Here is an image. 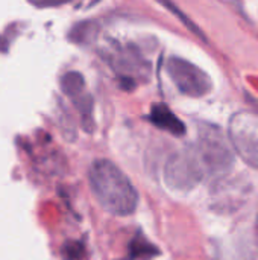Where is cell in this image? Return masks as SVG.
<instances>
[{"instance_id":"1","label":"cell","mask_w":258,"mask_h":260,"mask_svg":"<svg viewBox=\"0 0 258 260\" xmlns=\"http://www.w3.org/2000/svg\"><path fill=\"white\" fill-rule=\"evenodd\" d=\"M90 189L100 207L114 216H129L137 210L138 192L113 161L96 160L88 171Z\"/></svg>"},{"instance_id":"2","label":"cell","mask_w":258,"mask_h":260,"mask_svg":"<svg viewBox=\"0 0 258 260\" xmlns=\"http://www.w3.org/2000/svg\"><path fill=\"white\" fill-rule=\"evenodd\" d=\"M204 171L210 177L228 172L234 165V154L220 128L201 125L199 139L195 145Z\"/></svg>"},{"instance_id":"3","label":"cell","mask_w":258,"mask_h":260,"mask_svg":"<svg viewBox=\"0 0 258 260\" xmlns=\"http://www.w3.org/2000/svg\"><path fill=\"white\" fill-rule=\"evenodd\" d=\"M207 177L195 145L173 154L164 166L166 184L178 192L195 189Z\"/></svg>"},{"instance_id":"4","label":"cell","mask_w":258,"mask_h":260,"mask_svg":"<svg viewBox=\"0 0 258 260\" xmlns=\"http://www.w3.org/2000/svg\"><path fill=\"white\" fill-rule=\"evenodd\" d=\"M167 73L176 88L190 98H202L208 94L213 88L211 78L193 62L172 56L166 64Z\"/></svg>"},{"instance_id":"5","label":"cell","mask_w":258,"mask_h":260,"mask_svg":"<svg viewBox=\"0 0 258 260\" xmlns=\"http://www.w3.org/2000/svg\"><path fill=\"white\" fill-rule=\"evenodd\" d=\"M230 142L236 152L258 169V117L251 113H237L230 120Z\"/></svg>"},{"instance_id":"6","label":"cell","mask_w":258,"mask_h":260,"mask_svg":"<svg viewBox=\"0 0 258 260\" xmlns=\"http://www.w3.org/2000/svg\"><path fill=\"white\" fill-rule=\"evenodd\" d=\"M149 119L157 128H160L163 131H167V133H170V134H173L176 137H181V136L186 134V125L182 123L181 119H178L172 113V110L166 104L152 105Z\"/></svg>"},{"instance_id":"7","label":"cell","mask_w":258,"mask_h":260,"mask_svg":"<svg viewBox=\"0 0 258 260\" xmlns=\"http://www.w3.org/2000/svg\"><path fill=\"white\" fill-rule=\"evenodd\" d=\"M85 88V79L79 72H68L61 78V90L68 98H78Z\"/></svg>"},{"instance_id":"8","label":"cell","mask_w":258,"mask_h":260,"mask_svg":"<svg viewBox=\"0 0 258 260\" xmlns=\"http://www.w3.org/2000/svg\"><path fill=\"white\" fill-rule=\"evenodd\" d=\"M129 251H131V256L137 260L151 259V257H155V254H158V250L141 236L135 238L131 242Z\"/></svg>"},{"instance_id":"9","label":"cell","mask_w":258,"mask_h":260,"mask_svg":"<svg viewBox=\"0 0 258 260\" xmlns=\"http://www.w3.org/2000/svg\"><path fill=\"white\" fill-rule=\"evenodd\" d=\"M164 6H166V8H169L170 11H173V14H175L176 17H179V18H181V20H182V21L186 23V26H187V27H190V29H192V30H193L195 34L201 35V38L204 37V35H202V32H201V30H199V29H198V27H196V26H195V24H193V23H192V21H190V20H189V18L186 17V15L182 14V11H179V9H178V8L175 6V5H172V3H164Z\"/></svg>"}]
</instances>
